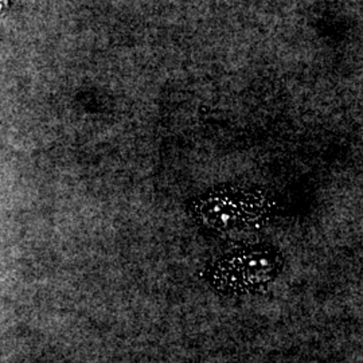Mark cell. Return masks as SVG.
I'll list each match as a JSON object with an SVG mask.
<instances>
[{
  "label": "cell",
  "mask_w": 363,
  "mask_h": 363,
  "mask_svg": "<svg viewBox=\"0 0 363 363\" xmlns=\"http://www.w3.org/2000/svg\"><path fill=\"white\" fill-rule=\"evenodd\" d=\"M189 213L195 225L211 233H253L273 220L276 202L257 187L230 184L195 196Z\"/></svg>",
  "instance_id": "obj_1"
},
{
  "label": "cell",
  "mask_w": 363,
  "mask_h": 363,
  "mask_svg": "<svg viewBox=\"0 0 363 363\" xmlns=\"http://www.w3.org/2000/svg\"><path fill=\"white\" fill-rule=\"evenodd\" d=\"M284 269V259L276 247L256 244L237 247L208 265L210 286L230 296L255 295L268 289Z\"/></svg>",
  "instance_id": "obj_2"
}]
</instances>
